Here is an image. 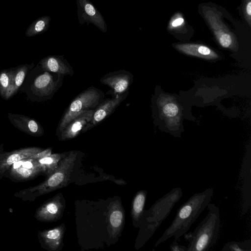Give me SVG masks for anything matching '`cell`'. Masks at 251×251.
<instances>
[{
	"label": "cell",
	"mask_w": 251,
	"mask_h": 251,
	"mask_svg": "<svg viewBox=\"0 0 251 251\" xmlns=\"http://www.w3.org/2000/svg\"><path fill=\"white\" fill-rule=\"evenodd\" d=\"M170 250L171 251H188L187 247L180 245L174 240L170 246Z\"/></svg>",
	"instance_id": "4dcf8cb0"
},
{
	"label": "cell",
	"mask_w": 251,
	"mask_h": 251,
	"mask_svg": "<svg viewBox=\"0 0 251 251\" xmlns=\"http://www.w3.org/2000/svg\"><path fill=\"white\" fill-rule=\"evenodd\" d=\"M7 117L11 124L16 128L26 134L39 137L44 134V129L35 119L28 116L9 113Z\"/></svg>",
	"instance_id": "4fadbf2b"
},
{
	"label": "cell",
	"mask_w": 251,
	"mask_h": 251,
	"mask_svg": "<svg viewBox=\"0 0 251 251\" xmlns=\"http://www.w3.org/2000/svg\"><path fill=\"white\" fill-rule=\"evenodd\" d=\"M129 76L126 74H118L105 76L101 82L113 89L115 93L124 92L129 85Z\"/></svg>",
	"instance_id": "44dd1931"
},
{
	"label": "cell",
	"mask_w": 251,
	"mask_h": 251,
	"mask_svg": "<svg viewBox=\"0 0 251 251\" xmlns=\"http://www.w3.org/2000/svg\"><path fill=\"white\" fill-rule=\"evenodd\" d=\"M147 192L140 190L135 195L132 205L131 215L135 222H139L143 217H145L144 207L147 198Z\"/></svg>",
	"instance_id": "603a6c76"
},
{
	"label": "cell",
	"mask_w": 251,
	"mask_h": 251,
	"mask_svg": "<svg viewBox=\"0 0 251 251\" xmlns=\"http://www.w3.org/2000/svg\"><path fill=\"white\" fill-rule=\"evenodd\" d=\"M44 149L37 147L23 148L10 151L0 152V180L15 162L31 157Z\"/></svg>",
	"instance_id": "8fae6325"
},
{
	"label": "cell",
	"mask_w": 251,
	"mask_h": 251,
	"mask_svg": "<svg viewBox=\"0 0 251 251\" xmlns=\"http://www.w3.org/2000/svg\"><path fill=\"white\" fill-rule=\"evenodd\" d=\"M66 155L65 153H54L36 159L41 168L42 174L46 177L50 175L57 168L60 161Z\"/></svg>",
	"instance_id": "7402d4cb"
},
{
	"label": "cell",
	"mask_w": 251,
	"mask_h": 251,
	"mask_svg": "<svg viewBox=\"0 0 251 251\" xmlns=\"http://www.w3.org/2000/svg\"><path fill=\"white\" fill-rule=\"evenodd\" d=\"M242 180L243 212L248 211L251 205V158L245 156L243 159L240 173Z\"/></svg>",
	"instance_id": "9a60e30c"
},
{
	"label": "cell",
	"mask_w": 251,
	"mask_h": 251,
	"mask_svg": "<svg viewBox=\"0 0 251 251\" xmlns=\"http://www.w3.org/2000/svg\"><path fill=\"white\" fill-rule=\"evenodd\" d=\"M51 148H49L46 149H43L42 151L31 156V157L35 159H38L50 155L51 154Z\"/></svg>",
	"instance_id": "f546056e"
},
{
	"label": "cell",
	"mask_w": 251,
	"mask_h": 251,
	"mask_svg": "<svg viewBox=\"0 0 251 251\" xmlns=\"http://www.w3.org/2000/svg\"><path fill=\"white\" fill-rule=\"evenodd\" d=\"M50 21L49 16L43 17L35 21L26 30L27 36H33L44 31L48 27Z\"/></svg>",
	"instance_id": "d4e9b609"
},
{
	"label": "cell",
	"mask_w": 251,
	"mask_h": 251,
	"mask_svg": "<svg viewBox=\"0 0 251 251\" xmlns=\"http://www.w3.org/2000/svg\"><path fill=\"white\" fill-rule=\"evenodd\" d=\"M182 196L179 187L172 189L162 197L157 200L145 216V231L150 238L166 219L175 204Z\"/></svg>",
	"instance_id": "5b68a950"
},
{
	"label": "cell",
	"mask_w": 251,
	"mask_h": 251,
	"mask_svg": "<svg viewBox=\"0 0 251 251\" xmlns=\"http://www.w3.org/2000/svg\"><path fill=\"white\" fill-rule=\"evenodd\" d=\"M65 207L62 195L58 194L42 204L35 211L34 216L40 222H55L61 218Z\"/></svg>",
	"instance_id": "9c48e42d"
},
{
	"label": "cell",
	"mask_w": 251,
	"mask_h": 251,
	"mask_svg": "<svg viewBox=\"0 0 251 251\" xmlns=\"http://www.w3.org/2000/svg\"><path fill=\"white\" fill-rule=\"evenodd\" d=\"M124 221V211L121 203L118 201L112 202L109 211V223L113 237H116L121 231Z\"/></svg>",
	"instance_id": "e0dca14e"
},
{
	"label": "cell",
	"mask_w": 251,
	"mask_h": 251,
	"mask_svg": "<svg viewBox=\"0 0 251 251\" xmlns=\"http://www.w3.org/2000/svg\"><path fill=\"white\" fill-rule=\"evenodd\" d=\"M176 48L186 54L207 59H214L218 57V54L207 46L196 44H178Z\"/></svg>",
	"instance_id": "2e32d148"
},
{
	"label": "cell",
	"mask_w": 251,
	"mask_h": 251,
	"mask_svg": "<svg viewBox=\"0 0 251 251\" xmlns=\"http://www.w3.org/2000/svg\"><path fill=\"white\" fill-rule=\"evenodd\" d=\"M34 63L24 64L16 67H14V73L12 84L7 95L5 100H7L13 98L20 91L27 73L34 67Z\"/></svg>",
	"instance_id": "ac0fdd59"
},
{
	"label": "cell",
	"mask_w": 251,
	"mask_h": 251,
	"mask_svg": "<svg viewBox=\"0 0 251 251\" xmlns=\"http://www.w3.org/2000/svg\"><path fill=\"white\" fill-rule=\"evenodd\" d=\"M14 67L0 71V96L5 100L11 86Z\"/></svg>",
	"instance_id": "cb8c5ba5"
},
{
	"label": "cell",
	"mask_w": 251,
	"mask_h": 251,
	"mask_svg": "<svg viewBox=\"0 0 251 251\" xmlns=\"http://www.w3.org/2000/svg\"><path fill=\"white\" fill-rule=\"evenodd\" d=\"M123 98L119 97L104 101L93 112L91 124L95 125L105 119L122 101Z\"/></svg>",
	"instance_id": "d6986e66"
},
{
	"label": "cell",
	"mask_w": 251,
	"mask_h": 251,
	"mask_svg": "<svg viewBox=\"0 0 251 251\" xmlns=\"http://www.w3.org/2000/svg\"><path fill=\"white\" fill-rule=\"evenodd\" d=\"M38 73L34 67L27 73L20 90L26 94L27 100L40 101L50 97L55 91L56 83L50 72L42 69Z\"/></svg>",
	"instance_id": "277c9868"
},
{
	"label": "cell",
	"mask_w": 251,
	"mask_h": 251,
	"mask_svg": "<svg viewBox=\"0 0 251 251\" xmlns=\"http://www.w3.org/2000/svg\"><path fill=\"white\" fill-rule=\"evenodd\" d=\"M207 207L204 219L193 231L184 234L188 251H207L217 242L221 226L220 209L210 202Z\"/></svg>",
	"instance_id": "3957f363"
},
{
	"label": "cell",
	"mask_w": 251,
	"mask_h": 251,
	"mask_svg": "<svg viewBox=\"0 0 251 251\" xmlns=\"http://www.w3.org/2000/svg\"><path fill=\"white\" fill-rule=\"evenodd\" d=\"M221 251H251V240L230 241L225 244Z\"/></svg>",
	"instance_id": "484cf974"
},
{
	"label": "cell",
	"mask_w": 251,
	"mask_h": 251,
	"mask_svg": "<svg viewBox=\"0 0 251 251\" xmlns=\"http://www.w3.org/2000/svg\"><path fill=\"white\" fill-rule=\"evenodd\" d=\"M44 71L67 75L70 73L68 67L58 57L49 56L43 58L39 63Z\"/></svg>",
	"instance_id": "ffe728a7"
},
{
	"label": "cell",
	"mask_w": 251,
	"mask_h": 251,
	"mask_svg": "<svg viewBox=\"0 0 251 251\" xmlns=\"http://www.w3.org/2000/svg\"><path fill=\"white\" fill-rule=\"evenodd\" d=\"M243 12L246 22L251 27V0H244Z\"/></svg>",
	"instance_id": "f1b7e54d"
},
{
	"label": "cell",
	"mask_w": 251,
	"mask_h": 251,
	"mask_svg": "<svg viewBox=\"0 0 251 251\" xmlns=\"http://www.w3.org/2000/svg\"><path fill=\"white\" fill-rule=\"evenodd\" d=\"M65 227L60 225L52 229L38 232V239L42 248L50 251L59 250L63 243Z\"/></svg>",
	"instance_id": "7c38bea8"
},
{
	"label": "cell",
	"mask_w": 251,
	"mask_h": 251,
	"mask_svg": "<svg viewBox=\"0 0 251 251\" xmlns=\"http://www.w3.org/2000/svg\"><path fill=\"white\" fill-rule=\"evenodd\" d=\"M80 24H93L103 32L107 30L104 18L89 0H76Z\"/></svg>",
	"instance_id": "30bf717a"
},
{
	"label": "cell",
	"mask_w": 251,
	"mask_h": 251,
	"mask_svg": "<svg viewBox=\"0 0 251 251\" xmlns=\"http://www.w3.org/2000/svg\"><path fill=\"white\" fill-rule=\"evenodd\" d=\"M203 17L220 45L225 48L236 50L237 39L233 33L222 22L218 11L209 7L202 8Z\"/></svg>",
	"instance_id": "8992f818"
},
{
	"label": "cell",
	"mask_w": 251,
	"mask_h": 251,
	"mask_svg": "<svg viewBox=\"0 0 251 251\" xmlns=\"http://www.w3.org/2000/svg\"><path fill=\"white\" fill-rule=\"evenodd\" d=\"M77 152L71 151L60 162L56 170L42 183L22 189L14 196L23 201H33L42 195L67 186L76 158Z\"/></svg>",
	"instance_id": "7a4b0ae2"
},
{
	"label": "cell",
	"mask_w": 251,
	"mask_h": 251,
	"mask_svg": "<svg viewBox=\"0 0 251 251\" xmlns=\"http://www.w3.org/2000/svg\"><path fill=\"white\" fill-rule=\"evenodd\" d=\"M178 108L177 105L173 102L165 104L162 108L163 113L168 117H176L178 113Z\"/></svg>",
	"instance_id": "83f0119b"
},
{
	"label": "cell",
	"mask_w": 251,
	"mask_h": 251,
	"mask_svg": "<svg viewBox=\"0 0 251 251\" xmlns=\"http://www.w3.org/2000/svg\"><path fill=\"white\" fill-rule=\"evenodd\" d=\"M214 194L213 188L195 193L178 209L176 215L169 227L156 241L155 247L173 237L174 241L186 233L201 213L210 202Z\"/></svg>",
	"instance_id": "6da1fadb"
},
{
	"label": "cell",
	"mask_w": 251,
	"mask_h": 251,
	"mask_svg": "<svg viewBox=\"0 0 251 251\" xmlns=\"http://www.w3.org/2000/svg\"><path fill=\"white\" fill-rule=\"evenodd\" d=\"M185 20L180 12L176 13L171 18L168 26L170 31H180L185 25Z\"/></svg>",
	"instance_id": "4316f807"
},
{
	"label": "cell",
	"mask_w": 251,
	"mask_h": 251,
	"mask_svg": "<svg viewBox=\"0 0 251 251\" xmlns=\"http://www.w3.org/2000/svg\"><path fill=\"white\" fill-rule=\"evenodd\" d=\"M94 110L84 112L71 121L61 132L60 140H67L76 136L85 126L91 122Z\"/></svg>",
	"instance_id": "5bb4252c"
},
{
	"label": "cell",
	"mask_w": 251,
	"mask_h": 251,
	"mask_svg": "<svg viewBox=\"0 0 251 251\" xmlns=\"http://www.w3.org/2000/svg\"><path fill=\"white\" fill-rule=\"evenodd\" d=\"M5 174L15 181H25L42 174V171L37 160L30 157L14 163Z\"/></svg>",
	"instance_id": "ba28073f"
},
{
	"label": "cell",
	"mask_w": 251,
	"mask_h": 251,
	"mask_svg": "<svg viewBox=\"0 0 251 251\" xmlns=\"http://www.w3.org/2000/svg\"><path fill=\"white\" fill-rule=\"evenodd\" d=\"M100 96L94 89H88L79 95L71 103L59 125L61 132L74 118L96 105Z\"/></svg>",
	"instance_id": "52a82bcc"
}]
</instances>
